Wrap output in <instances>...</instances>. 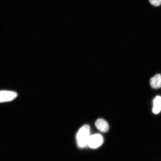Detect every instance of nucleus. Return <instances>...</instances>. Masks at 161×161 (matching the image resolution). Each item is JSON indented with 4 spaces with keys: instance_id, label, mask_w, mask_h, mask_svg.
<instances>
[{
    "instance_id": "nucleus-1",
    "label": "nucleus",
    "mask_w": 161,
    "mask_h": 161,
    "mask_svg": "<svg viewBox=\"0 0 161 161\" xmlns=\"http://www.w3.org/2000/svg\"><path fill=\"white\" fill-rule=\"evenodd\" d=\"M90 127L86 125L80 128L76 135V140L78 147L83 148L86 145L90 137Z\"/></svg>"
},
{
    "instance_id": "nucleus-2",
    "label": "nucleus",
    "mask_w": 161,
    "mask_h": 161,
    "mask_svg": "<svg viewBox=\"0 0 161 161\" xmlns=\"http://www.w3.org/2000/svg\"><path fill=\"white\" fill-rule=\"evenodd\" d=\"M104 139L99 134H95L90 136L88 140L87 145L91 148L99 147L103 143Z\"/></svg>"
},
{
    "instance_id": "nucleus-3",
    "label": "nucleus",
    "mask_w": 161,
    "mask_h": 161,
    "mask_svg": "<svg viewBox=\"0 0 161 161\" xmlns=\"http://www.w3.org/2000/svg\"><path fill=\"white\" fill-rule=\"evenodd\" d=\"M17 96V93L15 92L5 90L0 91V103L12 101Z\"/></svg>"
},
{
    "instance_id": "nucleus-4",
    "label": "nucleus",
    "mask_w": 161,
    "mask_h": 161,
    "mask_svg": "<svg viewBox=\"0 0 161 161\" xmlns=\"http://www.w3.org/2000/svg\"><path fill=\"white\" fill-rule=\"evenodd\" d=\"M95 126L98 130L103 132H108L109 130V125L108 123L102 119H98L97 120Z\"/></svg>"
},
{
    "instance_id": "nucleus-5",
    "label": "nucleus",
    "mask_w": 161,
    "mask_h": 161,
    "mask_svg": "<svg viewBox=\"0 0 161 161\" xmlns=\"http://www.w3.org/2000/svg\"><path fill=\"white\" fill-rule=\"evenodd\" d=\"M150 84L152 87L154 89H158L161 87V75L157 74L151 78Z\"/></svg>"
},
{
    "instance_id": "nucleus-6",
    "label": "nucleus",
    "mask_w": 161,
    "mask_h": 161,
    "mask_svg": "<svg viewBox=\"0 0 161 161\" xmlns=\"http://www.w3.org/2000/svg\"><path fill=\"white\" fill-rule=\"evenodd\" d=\"M161 111V97L157 96L153 101V112L157 114L159 113Z\"/></svg>"
},
{
    "instance_id": "nucleus-7",
    "label": "nucleus",
    "mask_w": 161,
    "mask_h": 161,
    "mask_svg": "<svg viewBox=\"0 0 161 161\" xmlns=\"http://www.w3.org/2000/svg\"><path fill=\"white\" fill-rule=\"evenodd\" d=\"M149 1L152 5L156 7L161 5V0H149Z\"/></svg>"
}]
</instances>
